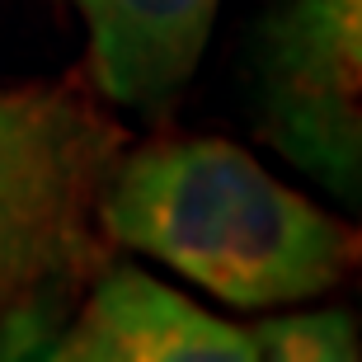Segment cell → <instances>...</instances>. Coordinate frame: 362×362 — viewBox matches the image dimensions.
I'll use <instances>...</instances> for the list:
<instances>
[{"label": "cell", "instance_id": "1", "mask_svg": "<svg viewBox=\"0 0 362 362\" xmlns=\"http://www.w3.org/2000/svg\"><path fill=\"white\" fill-rule=\"evenodd\" d=\"M99 230L235 310L315 301L353 264V230L339 216L216 136L118 156L99 198Z\"/></svg>", "mask_w": 362, "mask_h": 362}, {"label": "cell", "instance_id": "2", "mask_svg": "<svg viewBox=\"0 0 362 362\" xmlns=\"http://www.w3.org/2000/svg\"><path fill=\"white\" fill-rule=\"evenodd\" d=\"M122 132L76 85L0 90V320L66 296L104 264L99 198Z\"/></svg>", "mask_w": 362, "mask_h": 362}, {"label": "cell", "instance_id": "3", "mask_svg": "<svg viewBox=\"0 0 362 362\" xmlns=\"http://www.w3.org/2000/svg\"><path fill=\"white\" fill-rule=\"evenodd\" d=\"M259 132L334 198L362 193V0H273L259 28Z\"/></svg>", "mask_w": 362, "mask_h": 362}, {"label": "cell", "instance_id": "4", "mask_svg": "<svg viewBox=\"0 0 362 362\" xmlns=\"http://www.w3.org/2000/svg\"><path fill=\"white\" fill-rule=\"evenodd\" d=\"M57 362H259L250 329L193 306L141 269H108L52 339Z\"/></svg>", "mask_w": 362, "mask_h": 362}, {"label": "cell", "instance_id": "5", "mask_svg": "<svg viewBox=\"0 0 362 362\" xmlns=\"http://www.w3.org/2000/svg\"><path fill=\"white\" fill-rule=\"evenodd\" d=\"M90 28V76L122 108L170 104L202 62L221 0H76Z\"/></svg>", "mask_w": 362, "mask_h": 362}, {"label": "cell", "instance_id": "6", "mask_svg": "<svg viewBox=\"0 0 362 362\" xmlns=\"http://www.w3.org/2000/svg\"><path fill=\"white\" fill-rule=\"evenodd\" d=\"M255 358L273 362H344L358 358V320L349 310H292L250 329Z\"/></svg>", "mask_w": 362, "mask_h": 362}]
</instances>
